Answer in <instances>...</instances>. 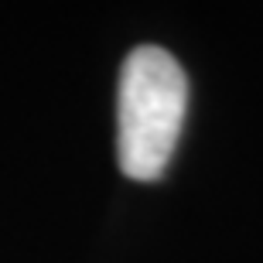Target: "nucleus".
<instances>
[{
    "instance_id": "nucleus-1",
    "label": "nucleus",
    "mask_w": 263,
    "mask_h": 263,
    "mask_svg": "<svg viewBox=\"0 0 263 263\" xmlns=\"http://www.w3.org/2000/svg\"><path fill=\"white\" fill-rule=\"evenodd\" d=\"M188 79L171 51L140 45L127 55L117 96V161L134 181H157L185 127Z\"/></svg>"
}]
</instances>
